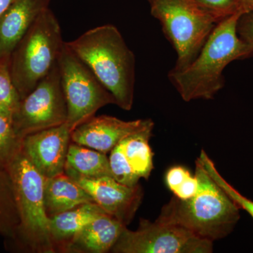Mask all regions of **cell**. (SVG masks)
<instances>
[{
    "instance_id": "1",
    "label": "cell",
    "mask_w": 253,
    "mask_h": 253,
    "mask_svg": "<svg viewBox=\"0 0 253 253\" xmlns=\"http://www.w3.org/2000/svg\"><path fill=\"white\" fill-rule=\"evenodd\" d=\"M244 12L221 20L211 32L199 54L182 69L173 68L168 78L186 102L212 99L224 85L223 71L236 60L253 56V49L240 38L237 23Z\"/></svg>"
},
{
    "instance_id": "2",
    "label": "cell",
    "mask_w": 253,
    "mask_h": 253,
    "mask_svg": "<svg viewBox=\"0 0 253 253\" xmlns=\"http://www.w3.org/2000/svg\"><path fill=\"white\" fill-rule=\"evenodd\" d=\"M66 43L113 94L116 105L130 111L134 103L136 59L119 30L112 24L103 25Z\"/></svg>"
},
{
    "instance_id": "3",
    "label": "cell",
    "mask_w": 253,
    "mask_h": 253,
    "mask_svg": "<svg viewBox=\"0 0 253 253\" xmlns=\"http://www.w3.org/2000/svg\"><path fill=\"white\" fill-rule=\"evenodd\" d=\"M199 189L194 197H174L161 210L157 220L183 226L202 239L214 242L231 234L240 219V208L218 185L197 158Z\"/></svg>"
},
{
    "instance_id": "4",
    "label": "cell",
    "mask_w": 253,
    "mask_h": 253,
    "mask_svg": "<svg viewBox=\"0 0 253 253\" xmlns=\"http://www.w3.org/2000/svg\"><path fill=\"white\" fill-rule=\"evenodd\" d=\"M64 42L59 21L47 8L38 16L9 57L10 74L21 99L58 62Z\"/></svg>"
},
{
    "instance_id": "5",
    "label": "cell",
    "mask_w": 253,
    "mask_h": 253,
    "mask_svg": "<svg viewBox=\"0 0 253 253\" xmlns=\"http://www.w3.org/2000/svg\"><path fill=\"white\" fill-rule=\"evenodd\" d=\"M5 169L11 183L22 235L33 251L54 253L50 236V218L44 207L45 178L32 164L22 149Z\"/></svg>"
},
{
    "instance_id": "6",
    "label": "cell",
    "mask_w": 253,
    "mask_h": 253,
    "mask_svg": "<svg viewBox=\"0 0 253 253\" xmlns=\"http://www.w3.org/2000/svg\"><path fill=\"white\" fill-rule=\"evenodd\" d=\"M151 14L175 50V69L189 66L218 22L193 0H148Z\"/></svg>"
},
{
    "instance_id": "7",
    "label": "cell",
    "mask_w": 253,
    "mask_h": 253,
    "mask_svg": "<svg viewBox=\"0 0 253 253\" xmlns=\"http://www.w3.org/2000/svg\"><path fill=\"white\" fill-rule=\"evenodd\" d=\"M61 85L68 109L67 123L73 130L94 117L101 108L116 104L113 94L90 68L68 47L66 42L58 59Z\"/></svg>"
},
{
    "instance_id": "8",
    "label": "cell",
    "mask_w": 253,
    "mask_h": 253,
    "mask_svg": "<svg viewBox=\"0 0 253 253\" xmlns=\"http://www.w3.org/2000/svg\"><path fill=\"white\" fill-rule=\"evenodd\" d=\"M116 253H210L213 242L183 226L156 219H141L135 231L123 229L111 249Z\"/></svg>"
},
{
    "instance_id": "9",
    "label": "cell",
    "mask_w": 253,
    "mask_h": 253,
    "mask_svg": "<svg viewBox=\"0 0 253 253\" xmlns=\"http://www.w3.org/2000/svg\"><path fill=\"white\" fill-rule=\"evenodd\" d=\"M68 109L61 85L59 63L23 99L13 126L18 137L61 126L67 122Z\"/></svg>"
},
{
    "instance_id": "10",
    "label": "cell",
    "mask_w": 253,
    "mask_h": 253,
    "mask_svg": "<svg viewBox=\"0 0 253 253\" xmlns=\"http://www.w3.org/2000/svg\"><path fill=\"white\" fill-rule=\"evenodd\" d=\"M72 131L66 123L23 138V152L44 178L64 173Z\"/></svg>"
},
{
    "instance_id": "11",
    "label": "cell",
    "mask_w": 253,
    "mask_h": 253,
    "mask_svg": "<svg viewBox=\"0 0 253 253\" xmlns=\"http://www.w3.org/2000/svg\"><path fill=\"white\" fill-rule=\"evenodd\" d=\"M73 179L105 212L126 226L132 220L142 201L143 191L139 184L134 186L125 185L112 176Z\"/></svg>"
},
{
    "instance_id": "12",
    "label": "cell",
    "mask_w": 253,
    "mask_h": 253,
    "mask_svg": "<svg viewBox=\"0 0 253 253\" xmlns=\"http://www.w3.org/2000/svg\"><path fill=\"white\" fill-rule=\"evenodd\" d=\"M151 126L154 123L151 119L125 121L106 115L94 116L73 129L71 141L107 154L125 138Z\"/></svg>"
},
{
    "instance_id": "13",
    "label": "cell",
    "mask_w": 253,
    "mask_h": 253,
    "mask_svg": "<svg viewBox=\"0 0 253 253\" xmlns=\"http://www.w3.org/2000/svg\"><path fill=\"white\" fill-rule=\"evenodd\" d=\"M51 0H16L0 18V61L11 53Z\"/></svg>"
},
{
    "instance_id": "14",
    "label": "cell",
    "mask_w": 253,
    "mask_h": 253,
    "mask_svg": "<svg viewBox=\"0 0 253 253\" xmlns=\"http://www.w3.org/2000/svg\"><path fill=\"white\" fill-rule=\"evenodd\" d=\"M126 227L117 219L104 213L83 226L61 251L68 253L109 252Z\"/></svg>"
},
{
    "instance_id": "15",
    "label": "cell",
    "mask_w": 253,
    "mask_h": 253,
    "mask_svg": "<svg viewBox=\"0 0 253 253\" xmlns=\"http://www.w3.org/2000/svg\"><path fill=\"white\" fill-rule=\"evenodd\" d=\"M154 126L128 136L113 149L131 175L148 179L154 169V154L149 145Z\"/></svg>"
},
{
    "instance_id": "16",
    "label": "cell",
    "mask_w": 253,
    "mask_h": 253,
    "mask_svg": "<svg viewBox=\"0 0 253 253\" xmlns=\"http://www.w3.org/2000/svg\"><path fill=\"white\" fill-rule=\"evenodd\" d=\"M44 201L46 214L49 218L80 205L94 202L85 190L65 173L45 178Z\"/></svg>"
},
{
    "instance_id": "17",
    "label": "cell",
    "mask_w": 253,
    "mask_h": 253,
    "mask_svg": "<svg viewBox=\"0 0 253 253\" xmlns=\"http://www.w3.org/2000/svg\"><path fill=\"white\" fill-rule=\"evenodd\" d=\"M104 213L107 212L99 205L89 202L50 218V236L55 251L56 247L61 251L83 226Z\"/></svg>"
},
{
    "instance_id": "18",
    "label": "cell",
    "mask_w": 253,
    "mask_h": 253,
    "mask_svg": "<svg viewBox=\"0 0 253 253\" xmlns=\"http://www.w3.org/2000/svg\"><path fill=\"white\" fill-rule=\"evenodd\" d=\"M64 173L72 179L113 177L106 154L72 141L68 149Z\"/></svg>"
},
{
    "instance_id": "19",
    "label": "cell",
    "mask_w": 253,
    "mask_h": 253,
    "mask_svg": "<svg viewBox=\"0 0 253 253\" xmlns=\"http://www.w3.org/2000/svg\"><path fill=\"white\" fill-rule=\"evenodd\" d=\"M21 100L10 74L9 61H0V115L13 122Z\"/></svg>"
},
{
    "instance_id": "20",
    "label": "cell",
    "mask_w": 253,
    "mask_h": 253,
    "mask_svg": "<svg viewBox=\"0 0 253 253\" xmlns=\"http://www.w3.org/2000/svg\"><path fill=\"white\" fill-rule=\"evenodd\" d=\"M198 158L202 163L208 174L212 178L213 180L224 190V192L235 203L240 209L246 211L253 219V201L240 194L237 190L234 189L224 179L216 168L214 162L210 158L204 149L201 150V154Z\"/></svg>"
},
{
    "instance_id": "21",
    "label": "cell",
    "mask_w": 253,
    "mask_h": 253,
    "mask_svg": "<svg viewBox=\"0 0 253 253\" xmlns=\"http://www.w3.org/2000/svg\"><path fill=\"white\" fill-rule=\"evenodd\" d=\"M22 149V140L18 137L13 123L0 115V167L6 168Z\"/></svg>"
},
{
    "instance_id": "22",
    "label": "cell",
    "mask_w": 253,
    "mask_h": 253,
    "mask_svg": "<svg viewBox=\"0 0 253 253\" xmlns=\"http://www.w3.org/2000/svg\"><path fill=\"white\" fill-rule=\"evenodd\" d=\"M195 4L218 23L238 12H244L238 0H193ZM246 13V12H244Z\"/></svg>"
},
{
    "instance_id": "23",
    "label": "cell",
    "mask_w": 253,
    "mask_h": 253,
    "mask_svg": "<svg viewBox=\"0 0 253 253\" xmlns=\"http://www.w3.org/2000/svg\"><path fill=\"white\" fill-rule=\"evenodd\" d=\"M237 32L240 38L253 49V12L244 13L237 23Z\"/></svg>"
},
{
    "instance_id": "24",
    "label": "cell",
    "mask_w": 253,
    "mask_h": 253,
    "mask_svg": "<svg viewBox=\"0 0 253 253\" xmlns=\"http://www.w3.org/2000/svg\"><path fill=\"white\" fill-rule=\"evenodd\" d=\"M191 173L182 166H174L168 169L166 174V182L169 189L174 193L187 179Z\"/></svg>"
},
{
    "instance_id": "25",
    "label": "cell",
    "mask_w": 253,
    "mask_h": 253,
    "mask_svg": "<svg viewBox=\"0 0 253 253\" xmlns=\"http://www.w3.org/2000/svg\"><path fill=\"white\" fill-rule=\"evenodd\" d=\"M199 189V180L196 175H190L173 194L181 200H188L194 197Z\"/></svg>"
},
{
    "instance_id": "26",
    "label": "cell",
    "mask_w": 253,
    "mask_h": 253,
    "mask_svg": "<svg viewBox=\"0 0 253 253\" xmlns=\"http://www.w3.org/2000/svg\"><path fill=\"white\" fill-rule=\"evenodd\" d=\"M0 176V225L4 222L5 217L7 213V208H9V199L6 194V184H4Z\"/></svg>"
},
{
    "instance_id": "27",
    "label": "cell",
    "mask_w": 253,
    "mask_h": 253,
    "mask_svg": "<svg viewBox=\"0 0 253 253\" xmlns=\"http://www.w3.org/2000/svg\"><path fill=\"white\" fill-rule=\"evenodd\" d=\"M240 8L244 12H253V0H238Z\"/></svg>"
},
{
    "instance_id": "28",
    "label": "cell",
    "mask_w": 253,
    "mask_h": 253,
    "mask_svg": "<svg viewBox=\"0 0 253 253\" xmlns=\"http://www.w3.org/2000/svg\"><path fill=\"white\" fill-rule=\"evenodd\" d=\"M16 0H0V18Z\"/></svg>"
}]
</instances>
